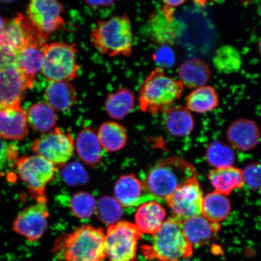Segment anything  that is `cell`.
Segmentation results:
<instances>
[{
	"instance_id": "1",
	"label": "cell",
	"mask_w": 261,
	"mask_h": 261,
	"mask_svg": "<svg viewBox=\"0 0 261 261\" xmlns=\"http://www.w3.org/2000/svg\"><path fill=\"white\" fill-rule=\"evenodd\" d=\"M58 261H106V234L89 225L58 238L52 250Z\"/></svg>"
},
{
	"instance_id": "2",
	"label": "cell",
	"mask_w": 261,
	"mask_h": 261,
	"mask_svg": "<svg viewBox=\"0 0 261 261\" xmlns=\"http://www.w3.org/2000/svg\"><path fill=\"white\" fill-rule=\"evenodd\" d=\"M197 178V171L190 163L179 156H170L150 169L143 184L152 198L166 200L178 188Z\"/></svg>"
},
{
	"instance_id": "3",
	"label": "cell",
	"mask_w": 261,
	"mask_h": 261,
	"mask_svg": "<svg viewBox=\"0 0 261 261\" xmlns=\"http://www.w3.org/2000/svg\"><path fill=\"white\" fill-rule=\"evenodd\" d=\"M90 41L104 56L130 57L134 47L132 21L128 15L123 14L98 21L90 33Z\"/></svg>"
},
{
	"instance_id": "4",
	"label": "cell",
	"mask_w": 261,
	"mask_h": 261,
	"mask_svg": "<svg viewBox=\"0 0 261 261\" xmlns=\"http://www.w3.org/2000/svg\"><path fill=\"white\" fill-rule=\"evenodd\" d=\"M182 221L175 216L168 218L153 234L151 243L142 245V253L146 259L178 261L192 255L194 247L185 236Z\"/></svg>"
},
{
	"instance_id": "5",
	"label": "cell",
	"mask_w": 261,
	"mask_h": 261,
	"mask_svg": "<svg viewBox=\"0 0 261 261\" xmlns=\"http://www.w3.org/2000/svg\"><path fill=\"white\" fill-rule=\"evenodd\" d=\"M184 93L181 82L168 76L161 67L154 68L140 87L138 101L143 112L165 113L180 99Z\"/></svg>"
},
{
	"instance_id": "6",
	"label": "cell",
	"mask_w": 261,
	"mask_h": 261,
	"mask_svg": "<svg viewBox=\"0 0 261 261\" xmlns=\"http://www.w3.org/2000/svg\"><path fill=\"white\" fill-rule=\"evenodd\" d=\"M41 73L48 82L73 81L81 69L76 43L52 42L43 45Z\"/></svg>"
},
{
	"instance_id": "7",
	"label": "cell",
	"mask_w": 261,
	"mask_h": 261,
	"mask_svg": "<svg viewBox=\"0 0 261 261\" xmlns=\"http://www.w3.org/2000/svg\"><path fill=\"white\" fill-rule=\"evenodd\" d=\"M142 233L135 224L126 221L110 225L106 234L107 258L109 261H135Z\"/></svg>"
},
{
	"instance_id": "8",
	"label": "cell",
	"mask_w": 261,
	"mask_h": 261,
	"mask_svg": "<svg viewBox=\"0 0 261 261\" xmlns=\"http://www.w3.org/2000/svg\"><path fill=\"white\" fill-rule=\"evenodd\" d=\"M17 57L0 51V110L21 107L29 89L19 71Z\"/></svg>"
},
{
	"instance_id": "9",
	"label": "cell",
	"mask_w": 261,
	"mask_h": 261,
	"mask_svg": "<svg viewBox=\"0 0 261 261\" xmlns=\"http://www.w3.org/2000/svg\"><path fill=\"white\" fill-rule=\"evenodd\" d=\"M19 177L28 186L29 192L36 201H46V189L53 180L56 166L38 155L18 158L16 163Z\"/></svg>"
},
{
	"instance_id": "10",
	"label": "cell",
	"mask_w": 261,
	"mask_h": 261,
	"mask_svg": "<svg viewBox=\"0 0 261 261\" xmlns=\"http://www.w3.org/2000/svg\"><path fill=\"white\" fill-rule=\"evenodd\" d=\"M65 10L59 0H31L26 17L45 40L66 25L63 15Z\"/></svg>"
},
{
	"instance_id": "11",
	"label": "cell",
	"mask_w": 261,
	"mask_h": 261,
	"mask_svg": "<svg viewBox=\"0 0 261 261\" xmlns=\"http://www.w3.org/2000/svg\"><path fill=\"white\" fill-rule=\"evenodd\" d=\"M32 149L36 154L55 166H63L73 156L74 143L70 133L56 128L46 135L35 140Z\"/></svg>"
},
{
	"instance_id": "12",
	"label": "cell",
	"mask_w": 261,
	"mask_h": 261,
	"mask_svg": "<svg viewBox=\"0 0 261 261\" xmlns=\"http://www.w3.org/2000/svg\"><path fill=\"white\" fill-rule=\"evenodd\" d=\"M37 40L45 41L27 17L19 14L8 21L0 32V51L18 55L31 42Z\"/></svg>"
},
{
	"instance_id": "13",
	"label": "cell",
	"mask_w": 261,
	"mask_h": 261,
	"mask_svg": "<svg viewBox=\"0 0 261 261\" xmlns=\"http://www.w3.org/2000/svg\"><path fill=\"white\" fill-rule=\"evenodd\" d=\"M48 217L47 200L37 201L18 215L13 223V230L30 243L37 242L47 230Z\"/></svg>"
},
{
	"instance_id": "14",
	"label": "cell",
	"mask_w": 261,
	"mask_h": 261,
	"mask_svg": "<svg viewBox=\"0 0 261 261\" xmlns=\"http://www.w3.org/2000/svg\"><path fill=\"white\" fill-rule=\"evenodd\" d=\"M203 196L198 178L187 182L167 198L174 216L185 220L201 215Z\"/></svg>"
},
{
	"instance_id": "15",
	"label": "cell",
	"mask_w": 261,
	"mask_h": 261,
	"mask_svg": "<svg viewBox=\"0 0 261 261\" xmlns=\"http://www.w3.org/2000/svg\"><path fill=\"white\" fill-rule=\"evenodd\" d=\"M145 194L143 182L132 174L122 175L114 187L116 200L123 207H135L153 200Z\"/></svg>"
},
{
	"instance_id": "16",
	"label": "cell",
	"mask_w": 261,
	"mask_h": 261,
	"mask_svg": "<svg viewBox=\"0 0 261 261\" xmlns=\"http://www.w3.org/2000/svg\"><path fill=\"white\" fill-rule=\"evenodd\" d=\"M227 138L234 148L241 151H248L258 144L260 132L253 120L240 119L228 127Z\"/></svg>"
},
{
	"instance_id": "17",
	"label": "cell",
	"mask_w": 261,
	"mask_h": 261,
	"mask_svg": "<svg viewBox=\"0 0 261 261\" xmlns=\"http://www.w3.org/2000/svg\"><path fill=\"white\" fill-rule=\"evenodd\" d=\"M44 44L42 40L32 41L18 55L19 69L29 89L34 87L36 76L41 70Z\"/></svg>"
},
{
	"instance_id": "18",
	"label": "cell",
	"mask_w": 261,
	"mask_h": 261,
	"mask_svg": "<svg viewBox=\"0 0 261 261\" xmlns=\"http://www.w3.org/2000/svg\"><path fill=\"white\" fill-rule=\"evenodd\" d=\"M29 134L27 114L21 107L0 110V138L22 140Z\"/></svg>"
},
{
	"instance_id": "19",
	"label": "cell",
	"mask_w": 261,
	"mask_h": 261,
	"mask_svg": "<svg viewBox=\"0 0 261 261\" xmlns=\"http://www.w3.org/2000/svg\"><path fill=\"white\" fill-rule=\"evenodd\" d=\"M219 223H212L203 215H197L182 221V230L192 247L206 244L220 230Z\"/></svg>"
},
{
	"instance_id": "20",
	"label": "cell",
	"mask_w": 261,
	"mask_h": 261,
	"mask_svg": "<svg viewBox=\"0 0 261 261\" xmlns=\"http://www.w3.org/2000/svg\"><path fill=\"white\" fill-rule=\"evenodd\" d=\"M45 99L55 111L67 112L76 103L77 92L70 82H49L45 90Z\"/></svg>"
},
{
	"instance_id": "21",
	"label": "cell",
	"mask_w": 261,
	"mask_h": 261,
	"mask_svg": "<svg viewBox=\"0 0 261 261\" xmlns=\"http://www.w3.org/2000/svg\"><path fill=\"white\" fill-rule=\"evenodd\" d=\"M166 212L161 204L149 201L140 205L135 215L136 225L142 233L154 234L165 221Z\"/></svg>"
},
{
	"instance_id": "22",
	"label": "cell",
	"mask_w": 261,
	"mask_h": 261,
	"mask_svg": "<svg viewBox=\"0 0 261 261\" xmlns=\"http://www.w3.org/2000/svg\"><path fill=\"white\" fill-rule=\"evenodd\" d=\"M211 71L208 65L200 59L194 58L185 61L178 70L179 81L189 89L205 86L210 81Z\"/></svg>"
},
{
	"instance_id": "23",
	"label": "cell",
	"mask_w": 261,
	"mask_h": 261,
	"mask_svg": "<svg viewBox=\"0 0 261 261\" xmlns=\"http://www.w3.org/2000/svg\"><path fill=\"white\" fill-rule=\"evenodd\" d=\"M208 178L215 191L226 196L244 185L243 171L232 166L213 169L208 173Z\"/></svg>"
},
{
	"instance_id": "24",
	"label": "cell",
	"mask_w": 261,
	"mask_h": 261,
	"mask_svg": "<svg viewBox=\"0 0 261 261\" xmlns=\"http://www.w3.org/2000/svg\"><path fill=\"white\" fill-rule=\"evenodd\" d=\"M76 147L78 155L86 164L95 166L102 161V146L92 129L86 128L81 130L76 139Z\"/></svg>"
},
{
	"instance_id": "25",
	"label": "cell",
	"mask_w": 261,
	"mask_h": 261,
	"mask_svg": "<svg viewBox=\"0 0 261 261\" xmlns=\"http://www.w3.org/2000/svg\"><path fill=\"white\" fill-rule=\"evenodd\" d=\"M165 113L166 128L173 136H187L193 130L194 120L187 107L172 106Z\"/></svg>"
},
{
	"instance_id": "26",
	"label": "cell",
	"mask_w": 261,
	"mask_h": 261,
	"mask_svg": "<svg viewBox=\"0 0 261 261\" xmlns=\"http://www.w3.org/2000/svg\"><path fill=\"white\" fill-rule=\"evenodd\" d=\"M231 203L226 195L214 191L205 195L201 215L212 223L220 224L231 212Z\"/></svg>"
},
{
	"instance_id": "27",
	"label": "cell",
	"mask_w": 261,
	"mask_h": 261,
	"mask_svg": "<svg viewBox=\"0 0 261 261\" xmlns=\"http://www.w3.org/2000/svg\"><path fill=\"white\" fill-rule=\"evenodd\" d=\"M135 96L127 88H120L108 96L105 106L107 112L113 119L121 120L135 107Z\"/></svg>"
},
{
	"instance_id": "28",
	"label": "cell",
	"mask_w": 261,
	"mask_h": 261,
	"mask_svg": "<svg viewBox=\"0 0 261 261\" xmlns=\"http://www.w3.org/2000/svg\"><path fill=\"white\" fill-rule=\"evenodd\" d=\"M187 108L197 113L210 112L219 104V96L216 90L211 86H204L189 94L187 97Z\"/></svg>"
},
{
	"instance_id": "29",
	"label": "cell",
	"mask_w": 261,
	"mask_h": 261,
	"mask_svg": "<svg viewBox=\"0 0 261 261\" xmlns=\"http://www.w3.org/2000/svg\"><path fill=\"white\" fill-rule=\"evenodd\" d=\"M26 114L28 123L36 132H47L56 125V113L47 103L39 102L33 104Z\"/></svg>"
},
{
	"instance_id": "30",
	"label": "cell",
	"mask_w": 261,
	"mask_h": 261,
	"mask_svg": "<svg viewBox=\"0 0 261 261\" xmlns=\"http://www.w3.org/2000/svg\"><path fill=\"white\" fill-rule=\"evenodd\" d=\"M97 138L102 148L110 152L119 151L127 142L125 128L114 122L103 123L98 132Z\"/></svg>"
},
{
	"instance_id": "31",
	"label": "cell",
	"mask_w": 261,
	"mask_h": 261,
	"mask_svg": "<svg viewBox=\"0 0 261 261\" xmlns=\"http://www.w3.org/2000/svg\"><path fill=\"white\" fill-rule=\"evenodd\" d=\"M213 63L219 72L232 74L240 70L242 65V58L236 48L224 45L215 51Z\"/></svg>"
},
{
	"instance_id": "32",
	"label": "cell",
	"mask_w": 261,
	"mask_h": 261,
	"mask_svg": "<svg viewBox=\"0 0 261 261\" xmlns=\"http://www.w3.org/2000/svg\"><path fill=\"white\" fill-rule=\"evenodd\" d=\"M206 158L210 165L216 168L232 166L236 159L232 149L218 140L207 147Z\"/></svg>"
},
{
	"instance_id": "33",
	"label": "cell",
	"mask_w": 261,
	"mask_h": 261,
	"mask_svg": "<svg viewBox=\"0 0 261 261\" xmlns=\"http://www.w3.org/2000/svg\"><path fill=\"white\" fill-rule=\"evenodd\" d=\"M96 211L100 221L110 226L118 223L123 215L122 205L116 198L108 196L100 198L97 201Z\"/></svg>"
},
{
	"instance_id": "34",
	"label": "cell",
	"mask_w": 261,
	"mask_h": 261,
	"mask_svg": "<svg viewBox=\"0 0 261 261\" xmlns=\"http://www.w3.org/2000/svg\"><path fill=\"white\" fill-rule=\"evenodd\" d=\"M96 207L95 199L87 192H77L71 198V210L80 219H87L92 216Z\"/></svg>"
},
{
	"instance_id": "35",
	"label": "cell",
	"mask_w": 261,
	"mask_h": 261,
	"mask_svg": "<svg viewBox=\"0 0 261 261\" xmlns=\"http://www.w3.org/2000/svg\"><path fill=\"white\" fill-rule=\"evenodd\" d=\"M18 149L13 143L0 138V177L7 174L16 167Z\"/></svg>"
},
{
	"instance_id": "36",
	"label": "cell",
	"mask_w": 261,
	"mask_h": 261,
	"mask_svg": "<svg viewBox=\"0 0 261 261\" xmlns=\"http://www.w3.org/2000/svg\"><path fill=\"white\" fill-rule=\"evenodd\" d=\"M62 177L68 185L77 186L87 184L89 175L80 163H71L65 166L61 172Z\"/></svg>"
},
{
	"instance_id": "37",
	"label": "cell",
	"mask_w": 261,
	"mask_h": 261,
	"mask_svg": "<svg viewBox=\"0 0 261 261\" xmlns=\"http://www.w3.org/2000/svg\"><path fill=\"white\" fill-rule=\"evenodd\" d=\"M244 184L253 190L261 189V163H252L243 171Z\"/></svg>"
},
{
	"instance_id": "38",
	"label": "cell",
	"mask_w": 261,
	"mask_h": 261,
	"mask_svg": "<svg viewBox=\"0 0 261 261\" xmlns=\"http://www.w3.org/2000/svg\"><path fill=\"white\" fill-rule=\"evenodd\" d=\"M116 0H84L85 3L93 8H109L114 5Z\"/></svg>"
},
{
	"instance_id": "39",
	"label": "cell",
	"mask_w": 261,
	"mask_h": 261,
	"mask_svg": "<svg viewBox=\"0 0 261 261\" xmlns=\"http://www.w3.org/2000/svg\"><path fill=\"white\" fill-rule=\"evenodd\" d=\"M165 7L169 9H172L182 5L186 0H162Z\"/></svg>"
},
{
	"instance_id": "40",
	"label": "cell",
	"mask_w": 261,
	"mask_h": 261,
	"mask_svg": "<svg viewBox=\"0 0 261 261\" xmlns=\"http://www.w3.org/2000/svg\"><path fill=\"white\" fill-rule=\"evenodd\" d=\"M7 22L8 21H6L5 18H3L2 16H0V32L5 28Z\"/></svg>"
},
{
	"instance_id": "41",
	"label": "cell",
	"mask_w": 261,
	"mask_h": 261,
	"mask_svg": "<svg viewBox=\"0 0 261 261\" xmlns=\"http://www.w3.org/2000/svg\"><path fill=\"white\" fill-rule=\"evenodd\" d=\"M194 1L197 5L203 6L207 2V0H194Z\"/></svg>"
},
{
	"instance_id": "42",
	"label": "cell",
	"mask_w": 261,
	"mask_h": 261,
	"mask_svg": "<svg viewBox=\"0 0 261 261\" xmlns=\"http://www.w3.org/2000/svg\"><path fill=\"white\" fill-rule=\"evenodd\" d=\"M16 1H17V0H0V2L5 3H14Z\"/></svg>"
},
{
	"instance_id": "43",
	"label": "cell",
	"mask_w": 261,
	"mask_h": 261,
	"mask_svg": "<svg viewBox=\"0 0 261 261\" xmlns=\"http://www.w3.org/2000/svg\"><path fill=\"white\" fill-rule=\"evenodd\" d=\"M258 48H259V51L260 52V54L261 55V37H260L259 42H258Z\"/></svg>"
},
{
	"instance_id": "44",
	"label": "cell",
	"mask_w": 261,
	"mask_h": 261,
	"mask_svg": "<svg viewBox=\"0 0 261 261\" xmlns=\"http://www.w3.org/2000/svg\"><path fill=\"white\" fill-rule=\"evenodd\" d=\"M178 261H189V260L187 259H184L179 260Z\"/></svg>"
}]
</instances>
